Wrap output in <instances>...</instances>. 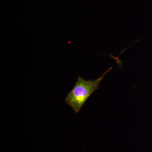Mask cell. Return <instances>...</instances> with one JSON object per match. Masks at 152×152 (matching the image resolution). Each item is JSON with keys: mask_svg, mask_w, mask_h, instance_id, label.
<instances>
[{"mask_svg": "<svg viewBox=\"0 0 152 152\" xmlns=\"http://www.w3.org/2000/svg\"><path fill=\"white\" fill-rule=\"evenodd\" d=\"M113 68V67L109 68L101 77L94 80H86L80 76H78L75 86L68 94L65 99L66 104L69 105L76 113H78L88 99L99 89L105 76Z\"/></svg>", "mask_w": 152, "mask_h": 152, "instance_id": "obj_1", "label": "cell"}]
</instances>
